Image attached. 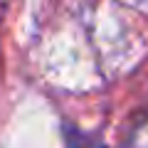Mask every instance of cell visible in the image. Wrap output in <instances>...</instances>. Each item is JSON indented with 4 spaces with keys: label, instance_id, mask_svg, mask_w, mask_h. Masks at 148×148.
Returning <instances> with one entry per match:
<instances>
[{
    "label": "cell",
    "instance_id": "cell-1",
    "mask_svg": "<svg viewBox=\"0 0 148 148\" xmlns=\"http://www.w3.org/2000/svg\"><path fill=\"white\" fill-rule=\"evenodd\" d=\"M67 148H109L94 136H86V133H72L69 136V143Z\"/></svg>",
    "mask_w": 148,
    "mask_h": 148
}]
</instances>
